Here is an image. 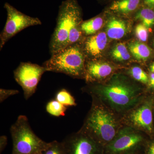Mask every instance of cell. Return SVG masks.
<instances>
[{
  "label": "cell",
  "instance_id": "2",
  "mask_svg": "<svg viewBox=\"0 0 154 154\" xmlns=\"http://www.w3.org/2000/svg\"><path fill=\"white\" fill-rule=\"evenodd\" d=\"M81 130L104 147L113 140L119 131L113 113L94 98Z\"/></svg>",
  "mask_w": 154,
  "mask_h": 154
},
{
  "label": "cell",
  "instance_id": "25",
  "mask_svg": "<svg viewBox=\"0 0 154 154\" xmlns=\"http://www.w3.org/2000/svg\"><path fill=\"white\" fill-rule=\"evenodd\" d=\"M8 143V138L5 135H3L0 137V152L1 153L5 148Z\"/></svg>",
  "mask_w": 154,
  "mask_h": 154
},
{
  "label": "cell",
  "instance_id": "30",
  "mask_svg": "<svg viewBox=\"0 0 154 154\" xmlns=\"http://www.w3.org/2000/svg\"><path fill=\"white\" fill-rule=\"evenodd\" d=\"M128 154H141V152H139L135 153Z\"/></svg>",
  "mask_w": 154,
  "mask_h": 154
},
{
  "label": "cell",
  "instance_id": "10",
  "mask_svg": "<svg viewBox=\"0 0 154 154\" xmlns=\"http://www.w3.org/2000/svg\"><path fill=\"white\" fill-rule=\"evenodd\" d=\"M128 118L131 124L135 128L146 132H152L153 115L150 102H144L135 108L131 112Z\"/></svg>",
  "mask_w": 154,
  "mask_h": 154
},
{
  "label": "cell",
  "instance_id": "19",
  "mask_svg": "<svg viewBox=\"0 0 154 154\" xmlns=\"http://www.w3.org/2000/svg\"><path fill=\"white\" fill-rule=\"evenodd\" d=\"M46 110L50 115L56 117H59L65 116L67 107L56 100H53L47 103Z\"/></svg>",
  "mask_w": 154,
  "mask_h": 154
},
{
  "label": "cell",
  "instance_id": "15",
  "mask_svg": "<svg viewBox=\"0 0 154 154\" xmlns=\"http://www.w3.org/2000/svg\"><path fill=\"white\" fill-rule=\"evenodd\" d=\"M104 20L100 16H98L85 21H82L80 28L83 36L87 37L94 35L103 26Z\"/></svg>",
  "mask_w": 154,
  "mask_h": 154
},
{
  "label": "cell",
  "instance_id": "4",
  "mask_svg": "<svg viewBox=\"0 0 154 154\" xmlns=\"http://www.w3.org/2000/svg\"><path fill=\"white\" fill-rule=\"evenodd\" d=\"M82 11L76 0H65L59 6L56 26L49 44L51 54L68 46L69 34L82 22Z\"/></svg>",
  "mask_w": 154,
  "mask_h": 154
},
{
  "label": "cell",
  "instance_id": "20",
  "mask_svg": "<svg viewBox=\"0 0 154 154\" xmlns=\"http://www.w3.org/2000/svg\"><path fill=\"white\" fill-rule=\"evenodd\" d=\"M55 100L66 107L76 105L74 98L65 89H62L57 92L56 95Z\"/></svg>",
  "mask_w": 154,
  "mask_h": 154
},
{
  "label": "cell",
  "instance_id": "22",
  "mask_svg": "<svg viewBox=\"0 0 154 154\" xmlns=\"http://www.w3.org/2000/svg\"><path fill=\"white\" fill-rule=\"evenodd\" d=\"M129 73L133 79L138 82L144 84L149 82L147 74L140 67L134 66L131 68L130 70Z\"/></svg>",
  "mask_w": 154,
  "mask_h": 154
},
{
  "label": "cell",
  "instance_id": "12",
  "mask_svg": "<svg viewBox=\"0 0 154 154\" xmlns=\"http://www.w3.org/2000/svg\"><path fill=\"white\" fill-rule=\"evenodd\" d=\"M107 34L104 32H98L83 39V49L86 59L101 57L107 45Z\"/></svg>",
  "mask_w": 154,
  "mask_h": 154
},
{
  "label": "cell",
  "instance_id": "26",
  "mask_svg": "<svg viewBox=\"0 0 154 154\" xmlns=\"http://www.w3.org/2000/svg\"><path fill=\"white\" fill-rule=\"evenodd\" d=\"M143 2L144 7L154 10V0H141Z\"/></svg>",
  "mask_w": 154,
  "mask_h": 154
},
{
  "label": "cell",
  "instance_id": "5",
  "mask_svg": "<svg viewBox=\"0 0 154 154\" xmlns=\"http://www.w3.org/2000/svg\"><path fill=\"white\" fill-rule=\"evenodd\" d=\"M13 140L12 154H42L49 146L31 129L27 116L20 115L11 127Z\"/></svg>",
  "mask_w": 154,
  "mask_h": 154
},
{
  "label": "cell",
  "instance_id": "11",
  "mask_svg": "<svg viewBox=\"0 0 154 154\" xmlns=\"http://www.w3.org/2000/svg\"><path fill=\"white\" fill-rule=\"evenodd\" d=\"M113 70V67L107 62L98 59H86L85 79L88 82L102 81L112 74Z\"/></svg>",
  "mask_w": 154,
  "mask_h": 154
},
{
  "label": "cell",
  "instance_id": "6",
  "mask_svg": "<svg viewBox=\"0 0 154 154\" xmlns=\"http://www.w3.org/2000/svg\"><path fill=\"white\" fill-rule=\"evenodd\" d=\"M144 138L139 131L131 127L119 131L109 143L104 147V154H128L141 152Z\"/></svg>",
  "mask_w": 154,
  "mask_h": 154
},
{
  "label": "cell",
  "instance_id": "9",
  "mask_svg": "<svg viewBox=\"0 0 154 154\" xmlns=\"http://www.w3.org/2000/svg\"><path fill=\"white\" fill-rule=\"evenodd\" d=\"M63 142L66 154H104V147L81 130Z\"/></svg>",
  "mask_w": 154,
  "mask_h": 154
},
{
  "label": "cell",
  "instance_id": "7",
  "mask_svg": "<svg viewBox=\"0 0 154 154\" xmlns=\"http://www.w3.org/2000/svg\"><path fill=\"white\" fill-rule=\"evenodd\" d=\"M4 8L7 13L5 27L0 34V50L9 39L25 28L42 25L38 18L28 16L18 11L8 3H5Z\"/></svg>",
  "mask_w": 154,
  "mask_h": 154
},
{
  "label": "cell",
  "instance_id": "23",
  "mask_svg": "<svg viewBox=\"0 0 154 154\" xmlns=\"http://www.w3.org/2000/svg\"><path fill=\"white\" fill-rule=\"evenodd\" d=\"M148 28L143 24H139L137 25L135 29L136 36L140 41L145 42L148 38Z\"/></svg>",
  "mask_w": 154,
  "mask_h": 154
},
{
  "label": "cell",
  "instance_id": "16",
  "mask_svg": "<svg viewBox=\"0 0 154 154\" xmlns=\"http://www.w3.org/2000/svg\"><path fill=\"white\" fill-rule=\"evenodd\" d=\"M128 47L134 57L139 61L147 60L151 54V48L148 45L139 42H130Z\"/></svg>",
  "mask_w": 154,
  "mask_h": 154
},
{
  "label": "cell",
  "instance_id": "1",
  "mask_svg": "<svg viewBox=\"0 0 154 154\" xmlns=\"http://www.w3.org/2000/svg\"><path fill=\"white\" fill-rule=\"evenodd\" d=\"M87 89L94 98L119 112L136 106L141 96L140 88L119 75L107 84L91 85Z\"/></svg>",
  "mask_w": 154,
  "mask_h": 154
},
{
  "label": "cell",
  "instance_id": "8",
  "mask_svg": "<svg viewBox=\"0 0 154 154\" xmlns=\"http://www.w3.org/2000/svg\"><path fill=\"white\" fill-rule=\"evenodd\" d=\"M46 72L43 66L30 62H21L14 70V78L22 87L25 99L28 100L35 93L42 76Z\"/></svg>",
  "mask_w": 154,
  "mask_h": 154
},
{
  "label": "cell",
  "instance_id": "24",
  "mask_svg": "<svg viewBox=\"0 0 154 154\" xmlns=\"http://www.w3.org/2000/svg\"><path fill=\"white\" fill-rule=\"evenodd\" d=\"M19 91L16 90H8V89H0V102H4L10 96L19 94Z\"/></svg>",
  "mask_w": 154,
  "mask_h": 154
},
{
  "label": "cell",
  "instance_id": "3",
  "mask_svg": "<svg viewBox=\"0 0 154 154\" xmlns=\"http://www.w3.org/2000/svg\"><path fill=\"white\" fill-rule=\"evenodd\" d=\"M51 55L42 64L47 72L85 79L86 58L83 51L82 42L69 45Z\"/></svg>",
  "mask_w": 154,
  "mask_h": 154
},
{
  "label": "cell",
  "instance_id": "18",
  "mask_svg": "<svg viewBox=\"0 0 154 154\" xmlns=\"http://www.w3.org/2000/svg\"><path fill=\"white\" fill-rule=\"evenodd\" d=\"M113 59L118 61H124L130 58L128 50L123 43H119L112 49L111 53Z\"/></svg>",
  "mask_w": 154,
  "mask_h": 154
},
{
  "label": "cell",
  "instance_id": "29",
  "mask_svg": "<svg viewBox=\"0 0 154 154\" xmlns=\"http://www.w3.org/2000/svg\"><path fill=\"white\" fill-rule=\"evenodd\" d=\"M150 70L153 73H154V63L152 64L150 67Z\"/></svg>",
  "mask_w": 154,
  "mask_h": 154
},
{
  "label": "cell",
  "instance_id": "27",
  "mask_svg": "<svg viewBox=\"0 0 154 154\" xmlns=\"http://www.w3.org/2000/svg\"><path fill=\"white\" fill-rule=\"evenodd\" d=\"M144 154H154V141L146 149Z\"/></svg>",
  "mask_w": 154,
  "mask_h": 154
},
{
  "label": "cell",
  "instance_id": "28",
  "mask_svg": "<svg viewBox=\"0 0 154 154\" xmlns=\"http://www.w3.org/2000/svg\"><path fill=\"white\" fill-rule=\"evenodd\" d=\"M149 84L151 88H154V73H152L150 75Z\"/></svg>",
  "mask_w": 154,
  "mask_h": 154
},
{
  "label": "cell",
  "instance_id": "31",
  "mask_svg": "<svg viewBox=\"0 0 154 154\" xmlns=\"http://www.w3.org/2000/svg\"></svg>",
  "mask_w": 154,
  "mask_h": 154
},
{
  "label": "cell",
  "instance_id": "21",
  "mask_svg": "<svg viewBox=\"0 0 154 154\" xmlns=\"http://www.w3.org/2000/svg\"><path fill=\"white\" fill-rule=\"evenodd\" d=\"M42 154H66V150L63 142L54 140L50 142L49 146Z\"/></svg>",
  "mask_w": 154,
  "mask_h": 154
},
{
  "label": "cell",
  "instance_id": "14",
  "mask_svg": "<svg viewBox=\"0 0 154 154\" xmlns=\"http://www.w3.org/2000/svg\"><path fill=\"white\" fill-rule=\"evenodd\" d=\"M127 31L125 22L122 19L113 17L107 23L106 32L107 36L110 38L120 39L126 34Z\"/></svg>",
  "mask_w": 154,
  "mask_h": 154
},
{
  "label": "cell",
  "instance_id": "17",
  "mask_svg": "<svg viewBox=\"0 0 154 154\" xmlns=\"http://www.w3.org/2000/svg\"><path fill=\"white\" fill-rule=\"evenodd\" d=\"M135 19L140 21L147 28H150L154 25V10L143 7L137 11Z\"/></svg>",
  "mask_w": 154,
  "mask_h": 154
},
{
  "label": "cell",
  "instance_id": "13",
  "mask_svg": "<svg viewBox=\"0 0 154 154\" xmlns=\"http://www.w3.org/2000/svg\"><path fill=\"white\" fill-rule=\"evenodd\" d=\"M141 2V0H115L109 10L115 14L128 15L137 10Z\"/></svg>",
  "mask_w": 154,
  "mask_h": 154
}]
</instances>
